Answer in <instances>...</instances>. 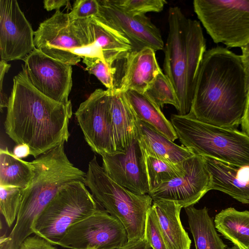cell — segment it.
<instances>
[{"label": "cell", "mask_w": 249, "mask_h": 249, "mask_svg": "<svg viewBox=\"0 0 249 249\" xmlns=\"http://www.w3.org/2000/svg\"><path fill=\"white\" fill-rule=\"evenodd\" d=\"M144 157L149 193L161 184L182 176L186 173L185 160L181 163H173L145 152Z\"/></svg>", "instance_id": "26"}, {"label": "cell", "mask_w": 249, "mask_h": 249, "mask_svg": "<svg viewBox=\"0 0 249 249\" xmlns=\"http://www.w3.org/2000/svg\"><path fill=\"white\" fill-rule=\"evenodd\" d=\"M84 183L99 205L124 226L128 241L144 238L147 213L152 205L148 195L135 194L113 180L96 156L89 162Z\"/></svg>", "instance_id": "5"}, {"label": "cell", "mask_w": 249, "mask_h": 249, "mask_svg": "<svg viewBox=\"0 0 249 249\" xmlns=\"http://www.w3.org/2000/svg\"><path fill=\"white\" fill-rule=\"evenodd\" d=\"M22 60V69L31 84L49 98L68 103L72 85V66L35 49Z\"/></svg>", "instance_id": "11"}, {"label": "cell", "mask_w": 249, "mask_h": 249, "mask_svg": "<svg viewBox=\"0 0 249 249\" xmlns=\"http://www.w3.org/2000/svg\"><path fill=\"white\" fill-rule=\"evenodd\" d=\"M155 210L169 249H190L191 240L182 225L180 213L182 206L166 200L153 201Z\"/></svg>", "instance_id": "21"}, {"label": "cell", "mask_w": 249, "mask_h": 249, "mask_svg": "<svg viewBox=\"0 0 249 249\" xmlns=\"http://www.w3.org/2000/svg\"><path fill=\"white\" fill-rule=\"evenodd\" d=\"M99 206L84 182H70L61 187L39 216L34 233L58 245L71 226L101 209Z\"/></svg>", "instance_id": "6"}, {"label": "cell", "mask_w": 249, "mask_h": 249, "mask_svg": "<svg viewBox=\"0 0 249 249\" xmlns=\"http://www.w3.org/2000/svg\"><path fill=\"white\" fill-rule=\"evenodd\" d=\"M92 46L97 57L110 66L124 60L132 50L130 42L122 34L94 17L88 19Z\"/></svg>", "instance_id": "19"}, {"label": "cell", "mask_w": 249, "mask_h": 249, "mask_svg": "<svg viewBox=\"0 0 249 249\" xmlns=\"http://www.w3.org/2000/svg\"><path fill=\"white\" fill-rule=\"evenodd\" d=\"M11 65L6 61L1 60L0 62V108L1 112L2 108L7 107L9 98L2 90V83L5 74L8 71Z\"/></svg>", "instance_id": "34"}, {"label": "cell", "mask_w": 249, "mask_h": 249, "mask_svg": "<svg viewBox=\"0 0 249 249\" xmlns=\"http://www.w3.org/2000/svg\"><path fill=\"white\" fill-rule=\"evenodd\" d=\"M101 157L104 171L115 182L135 194H149L144 152L137 136L125 152Z\"/></svg>", "instance_id": "15"}, {"label": "cell", "mask_w": 249, "mask_h": 249, "mask_svg": "<svg viewBox=\"0 0 249 249\" xmlns=\"http://www.w3.org/2000/svg\"><path fill=\"white\" fill-rule=\"evenodd\" d=\"M121 9L132 16H143L161 11L167 3L164 0H112Z\"/></svg>", "instance_id": "30"}, {"label": "cell", "mask_w": 249, "mask_h": 249, "mask_svg": "<svg viewBox=\"0 0 249 249\" xmlns=\"http://www.w3.org/2000/svg\"><path fill=\"white\" fill-rule=\"evenodd\" d=\"M123 92L139 120L149 124L173 142L178 139L172 123L160 108L144 93L131 90Z\"/></svg>", "instance_id": "22"}, {"label": "cell", "mask_w": 249, "mask_h": 249, "mask_svg": "<svg viewBox=\"0 0 249 249\" xmlns=\"http://www.w3.org/2000/svg\"><path fill=\"white\" fill-rule=\"evenodd\" d=\"M184 209L196 249H227V245L217 232L214 221L206 207L197 209L191 206Z\"/></svg>", "instance_id": "23"}, {"label": "cell", "mask_w": 249, "mask_h": 249, "mask_svg": "<svg viewBox=\"0 0 249 249\" xmlns=\"http://www.w3.org/2000/svg\"><path fill=\"white\" fill-rule=\"evenodd\" d=\"M170 122L182 145L195 154L239 166H249V136L243 131L186 115L173 114Z\"/></svg>", "instance_id": "4"}, {"label": "cell", "mask_w": 249, "mask_h": 249, "mask_svg": "<svg viewBox=\"0 0 249 249\" xmlns=\"http://www.w3.org/2000/svg\"><path fill=\"white\" fill-rule=\"evenodd\" d=\"M53 245L43 237L35 234L25 238L18 249H57Z\"/></svg>", "instance_id": "33"}, {"label": "cell", "mask_w": 249, "mask_h": 249, "mask_svg": "<svg viewBox=\"0 0 249 249\" xmlns=\"http://www.w3.org/2000/svg\"><path fill=\"white\" fill-rule=\"evenodd\" d=\"M193 6L214 43L241 48L249 42V0H195Z\"/></svg>", "instance_id": "8"}, {"label": "cell", "mask_w": 249, "mask_h": 249, "mask_svg": "<svg viewBox=\"0 0 249 249\" xmlns=\"http://www.w3.org/2000/svg\"><path fill=\"white\" fill-rule=\"evenodd\" d=\"M8 98L5 132L17 144H27L31 155L36 158L68 142L71 101L63 104L45 96L31 84L23 69L14 77Z\"/></svg>", "instance_id": "2"}, {"label": "cell", "mask_w": 249, "mask_h": 249, "mask_svg": "<svg viewBox=\"0 0 249 249\" xmlns=\"http://www.w3.org/2000/svg\"><path fill=\"white\" fill-rule=\"evenodd\" d=\"M116 249H153L146 239H141L128 241L124 246Z\"/></svg>", "instance_id": "35"}, {"label": "cell", "mask_w": 249, "mask_h": 249, "mask_svg": "<svg viewBox=\"0 0 249 249\" xmlns=\"http://www.w3.org/2000/svg\"><path fill=\"white\" fill-rule=\"evenodd\" d=\"M249 92V75L240 55L217 46L203 55L188 117L211 124L237 128Z\"/></svg>", "instance_id": "1"}, {"label": "cell", "mask_w": 249, "mask_h": 249, "mask_svg": "<svg viewBox=\"0 0 249 249\" xmlns=\"http://www.w3.org/2000/svg\"><path fill=\"white\" fill-rule=\"evenodd\" d=\"M124 60L123 75L115 89L121 92L131 90L144 93L161 70L155 51L150 48L131 51Z\"/></svg>", "instance_id": "16"}, {"label": "cell", "mask_w": 249, "mask_h": 249, "mask_svg": "<svg viewBox=\"0 0 249 249\" xmlns=\"http://www.w3.org/2000/svg\"><path fill=\"white\" fill-rule=\"evenodd\" d=\"M226 249H240L238 247L234 245L232 247L228 248L227 247Z\"/></svg>", "instance_id": "41"}, {"label": "cell", "mask_w": 249, "mask_h": 249, "mask_svg": "<svg viewBox=\"0 0 249 249\" xmlns=\"http://www.w3.org/2000/svg\"><path fill=\"white\" fill-rule=\"evenodd\" d=\"M242 131L249 136V95L244 115L241 123Z\"/></svg>", "instance_id": "39"}, {"label": "cell", "mask_w": 249, "mask_h": 249, "mask_svg": "<svg viewBox=\"0 0 249 249\" xmlns=\"http://www.w3.org/2000/svg\"><path fill=\"white\" fill-rule=\"evenodd\" d=\"M127 242L122 223L100 209L71 226L58 245L71 249H116Z\"/></svg>", "instance_id": "9"}, {"label": "cell", "mask_w": 249, "mask_h": 249, "mask_svg": "<svg viewBox=\"0 0 249 249\" xmlns=\"http://www.w3.org/2000/svg\"><path fill=\"white\" fill-rule=\"evenodd\" d=\"M168 21L163 69L177 96L178 114L186 115L191 109L199 69L206 51V40L199 22L187 18L179 7H170Z\"/></svg>", "instance_id": "3"}, {"label": "cell", "mask_w": 249, "mask_h": 249, "mask_svg": "<svg viewBox=\"0 0 249 249\" xmlns=\"http://www.w3.org/2000/svg\"><path fill=\"white\" fill-rule=\"evenodd\" d=\"M110 110L114 153L125 152L137 136L138 118L124 93L111 90Z\"/></svg>", "instance_id": "18"}, {"label": "cell", "mask_w": 249, "mask_h": 249, "mask_svg": "<svg viewBox=\"0 0 249 249\" xmlns=\"http://www.w3.org/2000/svg\"><path fill=\"white\" fill-rule=\"evenodd\" d=\"M13 154L19 159L25 158L29 155H31V151L27 144L20 143L15 145L13 149Z\"/></svg>", "instance_id": "37"}, {"label": "cell", "mask_w": 249, "mask_h": 249, "mask_svg": "<svg viewBox=\"0 0 249 249\" xmlns=\"http://www.w3.org/2000/svg\"><path fill=\"white\" fill-rule=\"evenodd\" d=\"M144 238L153 249H169L157 215L152 206L147 213Z\"/></svg>", "instance_id": "31"}, {"label": "cell", "mask_w": 249, "mask_h": 249, "mask_svg": "<svg viewBox=\"0 0 249 249\" xmlns=\"http://www.w3.org/2000/svg\"><path fill=\"white\" fill-rule=\"evenodd\" d=\"M0 249H10L8 237L2 236L0 237Z\"/></svg>", "instance_id": "40"}, {"label": "cell", "mask_w": 249, "mask_h": 249, "mask_svg": "<svg viewBox=\"0 0 249 249\" xmlns=\"http://www.w3.org/2000/svg\"><path fill=\"white\" fill-rule=\"evenodd\" d=\"M216 229L240 249H249V211L233 207L221 210L215 216Z\"/></svg>", "instance_id": "24"}, {"label": "cell", "mask_w": 249, "mask_h": 249, "mask_svg": "<svg viewBox=\"0 0 249 249\" xmlns=\"http://www.w3.org/2000/svg\"><path fill=\"white\" fill-rule=\"evenodd\" d=\"M88 19L71 20L68 13L56 10L35 31V48L64 63L77 64L81 60L82 50L92 44Z\"/></svg>", "instance_id": "7"}, {"label": "cell", "mask_w": 249, "mask_h": 249, "mask_svg": "<svg viewBox=\"0 0 249 249\" xmlns=\"http://www.w3.org/2000/svg\"><path fill=\"white\" fill-rule=\"evenodd\" d=\"M34 31L16 0H0V55L23 60L35 49Z\"/></svg>", "instance_id": "14"}, {"label": "cell", "mask_w": 249, "mask_h": 249, "mask_svg": "<svg viewBox=\"0 0 249 249\" xmlns=\"http://www.w3.org/2000/svg\"><path fill=\"white\" fill-rule=\"evenodd\" d=\"M144 94L160 108L164 105L173 106L178 111L179 103L174 88L161 70L146 89Z\"/></svg>", "instance_id": "27"}, {"label": "cell", "mask_w": 249, "mask_h": 249, "mask_svg": "<svg viewBox=\"0 0 249 249\" xmlns=\"http://www.w3.org/2000/svg\"><path fill=\"white\" fill-rule=\"evenodd\" d=\"M96 19L124 36L131 44L132 51L150 48L155 52L164 47L159 29L145 15L132 16L116 5L112 0H97Z\"/></svg>", "instance_id": "12"}, {"label": "cell", "mask_w": 249, "mask_h": 249, "mask_svg": "<svg viewBox=\"0 0 249 249\" xmlns=\"http://www.w3.org/2000/svg\"><path fill=\"white\" fill-rule=\"evenodd\" d=\"M69 2L67 0H45L43 1L44 7L47 11L53 9L59 10L60 8L68 5Z\"/></svg>", "instance_id": "36"}, {"label": "cell", "mask_w": 249, "mask_h": 249, "mask_svg": "<svg viewBox=\"0 0 249 249\" xmlns=\"http://www.w3.org/2000/svg\"><path fill=\"white\" fill-rule=\"evenodd\" d=\"M34 167L15 156L7 148L0 150V186L21 189L28 187L33 177Z\"/></svg>", "instance_id": "25"}, {"label": "cell", "mask_w": 249, "mask_h": 249, "mask_svg": "<svg viewBox=\"0 0 249 249\" xmlns=\"http://www.w3.org/2000/svg\"><path fill=\"white\" fill-rule=\"evenodd\" d=\"M110 99L111 90L96 89L75 113L86 142L101 156L114 154Z\"/></svg>", "instance_id": "10"}, {"label": "cell", "mask_w": 249, "mask_h": 249, "mask_svg": "<svg viewBox=\"0 0 249 249\" xmlns=\"http://www.w3.org/2000/svg\"><path fill=\"white\" fill-rule=\"evenodd\" d=\"M22 190L18 187L0 186V211L9 228L17 218L21 201Z\"/></svg>", "instance_id": "28"}, {"label": "cell", "mask_w": 249, "mask_h": 249, "mask_svg": "<svg viewBox=\"0 0 249 249\" xmlns=\"http://www.w3.org/2000/svg\"></svg>", "instance_id": "43"}, {"label": "cell", "mask_w": 249, "mask_h": 249, "mask_svg": "<svg viewBox=\"0 0 249 249\" xmlns=\"http://www.w3.org/2000/svg\"><path fill=\"white\" fill-rule=\"evenodd\" d=\"M185 174L164 183L150 192L153 201H175L182 208L194 206L211 190L212 178L205 160L196 154L185 160Z\"/></svg>", "instance_id": "13"}, {"label": "cell", "mask_w": 249, "mask_h": 249, "mask_svg": "<svg viewBox=\"0 0 249 249\" xmlns=\"http://www.w3.org/2000/svg\"></svg>", "instance_id": "42"}, {"label": "cell", "mask_w": 249, "mask_h": 249, "mask_svg": "<svg viewBox=\"0 0 249 249\" xmlns=\"http://www.w3.org/2000/svg\"><path fill=\"white\" fill-rule=\"evenodd\" d=\"M98 13L97 0H76L68 15L71 19L75 20L96 17Z\"/></svg>", "instance_id": "32"}, {"label": "cell", "mask_w": 249, "mask_h": 249, "mask_svg": "<svg viewBox=\"0 0 249 249\" xmlns=\"http://www.w3.org/2000/svg\"><path fill=\"white\" fill-rule=\"evenodd\" d=\"M211 174V190L223 192L239 202L249 204V166H239L203 156Z\"/></svg>", "instance_id": "17"}, {"label": "cell", "mask_w": 249, "mask_h": 249, "mask_svg": "<svg viewBox=\"0 0 249 249\" xmlns=\"http://www.w3.org/2000/svg\"><path fill=\"white\" fill-rule=\"evenodd\" d=\"M83 62L86 66V70L94 75L107 89H115V76L117 72L115 66H110L102 58L96 56H85Z\"/></svg>", "instance_id": "29"}, {"label": "cell", "mask_w": 249, "mask_h": 249, "mask_svg": "<svg viewBox=\"0 0 249 249\" xmlns=\"http://www.w3.org/2000/svg\"><path fill=\"white\" fill-rule=\"evenodd\" d=\"M241 60L247 73L249 75V42L241 48Z\"/></svg>", "instance_id": "38"}, {"label": "cell", "mask_w": 249, "mask_h": 249, "mask_svg": "<svg viewBox=\"0 0 249 249\" xmlns=\"http://www.w3.org/2000/svg\"><path fill=\"white\" fill-rule=\"evenodd\" d=\"M137 137L146 154L171 163L183 162L196 154L186 147L175 143L149 124L138 119Z\"/></svg>", "instance_id": "20"}]
</instances>
